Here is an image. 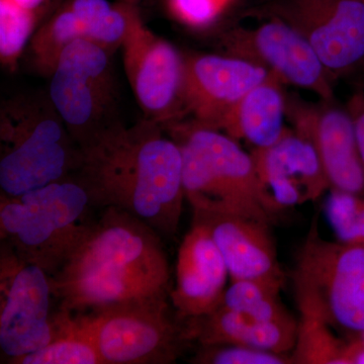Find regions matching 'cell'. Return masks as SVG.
I'll return each instance as SVG.
<instances>
[{
    "instance_id": "cell-4",
    "label": "cell",
    "mask_w": 364,
    "mask_h": 364,
    "mask_svg": "<svg viewBox=\"0 0 364 364\" xmlns=\"http://www.w3.org/2000/svg\"><path fill=\"white\" fill-rule=\"evenodd\" d=\"M0 188L18 196L77 173L82 151L49 95H23L0 109Z\"/></svg>"
},
{
    "instance_id": "cell-24",
    "label": "cell",
    "mask_w": 364,
    "mask_h": 364,
    "mask_svg": "<svg viewBox=\"0 0 364 364\" xmlns=\"http://www.w3.org/2000/svg\"><path fill=\"white\" fill-rule=\"evenodd\" d=\"M330 191L326 214L338 241L364 246V196Z\"/></svg>"
},
{
    "instance_id": "cell-29",
    "label": "cell",
    "mask_w": 364,
    "mask_h": 364,
    "mask_svg": "<svg viewBox=\"0 0 364 364\" xmlns=\"http://www.w3.org/2000/svg\"><path fill=\"white\" fill-rule=\"evenodd\" d=\"M117 1L124 2V4H134V6H138L140 4L141 0H117Z\"/></svg>"
},
{
    "instance_id": "cell-7",
    "label": "cell",
    "mask_w": 364,
    "mask_h": 364,
    "mask_svg": "<svg viewBox=\"0 0 364 364\" xmlns=\"http://www.w3.org/2000/svg\"><path fill=\"white\" fill-rule=\"evenodd\" d=\"M104 364H168L186 338L167 298L123 301L77 313Z\"/></svg>"
},
{
    "instance_id": "cell-2",
    "label": "cell",
    "mask_w": 364,
    "mask_h": 364,
    "mask_svg": "<svg viewBox=\"0 0 364 364\" xmlns=\"http://www.w3.org/2000/svg\"><path fill=\"white\" fill-rule=\"evenodd\" d=\"M159 233L128 213L105 208L49 275L60 310L77 314L123 301L168 298L170 269Z\"/></svg>"
},
{
    "instance_id": "cell-10",
    "label": "cell",
    "mask_w": 364,
    "mask_h": 364,
    "mask_svg": "<svg viewBox=\"0 0 364 364\" xmlns=\"http://www.w3.org/2000/svg\"><path fill=\"white\" fill-rule=\"evenodd\" d=\"M259 14L293 26L333 77L364 69V0H275Z\"/></svg>"
},
{
    "instance_id": "cell-28",
    "label": "cell",
    "mask_w": 364,
    "mask_h": 364,
    "mask_svg": "<svg viewBox=\"0 0 364 364\" xmlns=\"http://www.w3.org/2000/svg\"><path fill=\"white\" fill-rule=\"evenodd\" d=\"M0 1L7 2L11 6L33 14L39 18L41 23H44L43 18L45 16V11L49 7V4L52 0H0Z\"/></svg>"
},
{
    "instance_id": "cell-15",
    "label": "cell",
    "mask_w": 364,
    "mask_h": 364,
    "mask_svg": "<svg viewBox=\"0 0 364 364\" xmlns=\"http://www.w3.org/2000/svg\"><path fill=\"white\" fill-rule=\"evenodd\" d=\"M272 74L255 62L225 53L186 56V114L200 126L218 130L241 98Z\"/></svg>"
},
{
    "instance_id": "cell-8",
    "label": "cell",
    "mask_w": 364,
    "mask_h": 364,
    "mask_svg": "<svg viewBox=\"0 0 364 364\" xmlns=\"http://www.w3.org/2000/svg\"><path fill=\"white\" fill-rule=\"evenodd\" d=\"M112 55L90 41H75L50 75L48 95L80 148L119 119Z\"/></svg>"
},
{
    "instance_id": "cell-3",
    "label": "cell",
    "mask_w": 364,
    "mask_h": 364,
    "mask_svg": "<svg viewBox=\"0 0 364 364\" xmlns=\"http://www.w3.org/2000/svg\"><path fill=\"white\" fill-rule=\"evenodd\" d=\"M182 156L186 200L193 214L232 215L272 224L282 208L263 186L251 153L224 132L193 122L164 127Z\"/></svg>"
},
{
    "instance_id": "cell-9",
    "label": "cell",
    "mask_w": 364,
    "mask_h": 364,
    "mask_svg": "<svg viewBox=\"0 0 364 364\" xmlns=\"http://www.w3.org/2000/svg\"><path fill=\"white\" fill-rule=\"evenodd\" d=\"M124 67L144 117L163 127L181 122L186 56L144 23L138 6L132 7L123 45Z\"/></svg>"
},
{
    "instance_id": "cell-14",
    "label": "cell",
    "mask_w": 364,
    "mask_h": 364,
    "mask_svg": "<svg viewBox=\"0 0 364 364\" xmlns=\"http://www.w3.org/2000/svg\"><path fill=\"white\" fill-rule=\"evenodd\" d=\"M133 6L107 0H66L33 36L28 44L33 66L50 77L63 50L78 40L114 54L123 45Z\"/></svg>"
},
{
    "instance_id": "cell-19",
    "label": "cell",
    "mask_w": 364,
    "mask_h": 364,
    "mask_svg": "<svg viewBox=\"0 0 364 364\" xmlns=\"http://www.w3.org/2000/svg\"><path fill=\"white\" fill-rule=\"evenodd\" d=\"M183 324L188 341L195 340L200 346L242 345L287 355L294 350L298 330V321L263 322L224 306Z\"/></svg>"
},
{
    "instance_id": "cell-25",
    "label": "cell",
    "mask_w": 364,
    "mask_h": 364,
    "mask_svg": "<svg viewBox=\"0 0 364 364\" xmlns=\"http://www.w3.org/2000/svg\"><path fill=\"white\" fill-rule=\"evenodd\" d=\"M198 364H293L291 354H279L242 345L200 346L191 359Z\"/></svg>"
},
{
    "instance_id": "cell-16",
    "label": "cell",
    "mask_w": 364,
    "mask_h": 364,
    "mask_svg": "<svg viewBox=\"0 0 364 364\" xmlns=\"http://www.w3.org/2000/svg\"><path fill=\"white\" fill-rule=\"evenodd\" d=\"M226 262L203 223L193 220L176 262V284L170 293L179 320L203 317L222 306L227 280Z\"/></svg>"
},
{
    "instance_id": "cell-6",
    "label": "cell",
    "mask_w": 364,
    "mask_h": 364,
    "mask_svg": "<svg viewBox=\"0 0 364 364\" xmlns=\"http://www.w3.org/2000/svg\"><path fill=\"white\" fill-rule=\"evenodd\" d=\"M293 282L299 313L352 337L364 334V246L326 240L314 221L296 255Z\"/></svg>"
},
{
    "instance_id": "cell-1",
    "label": "cell",
    "mask_w": 364,
    "mask_h": 364,
    "mask_svg": "<svg viewBox=\"0 0 364 364\" xmlns=\"http://www.w3.org/2000/svg\"><path fill=\"white\" fill-rule=\"evenodd\" d=\"M81 151L77 176L91 205L123 210L164 236L176 233L186 200L181 151L161 124L117 119Z\"/></svg>"
},
{
    "instance_id": "cell-23",
    "label": "cell",
    "mask_w": 364,
    "mask_h": 364,
    "mask_svg": "<svg viewBox=\"0 0 364 364\" xmlns=\"http://www.w3.org/2000/svg\"><path fill=\"white\" fill-rule=\"evenodd\" d=\"M331 326L310 314L299 313L294 364H347L348 341L338 338Z\"/></svg>"
},
{
    "instance_id": "cell-5",
    "label": "cell",
    "mask_w": 364,
    "mask_h": 364,
    "mask_svg": "<svg viewBox=\"0 0 364 364\" xmlns=\"http://www.w3.org/2000/svg\"><path fill=\"white\" fill-rule=\"evenodd\" d=\"M90 193L79 177H67L23 195H1L2 242L21 259L54 274L82 240L90 224Z\"/></svg>"
},
{
    "instance_id": "cell-26",
    "label": "cell",
    "mask_w": 364,
    "mask_h": 364,
    "mask_svg": "<svg viewBox=\"0 0 364 364\" xmlns=\"http://www.w3.org/2000/svg\"><path fill=\"white\" fill-rule=\"evenodd\" d=\"M234 0H167L170 13L191 28H207L214 23Z\"/></svg>"
},
{
    "instance_id": "cell-22",
    "label": "cell",
    "mask_w": 364,
    "mask_h": 364,
    "mask_svg": "<svg viewBox=\"0 0 364 364\" xmlns=\"http://www.w3.org/2000/svg\"><path fill=\"white\" fill-rule=\"evenodd\" d=\"M282 289L260 280H235L227 287L222 306L263 322H296L280 299Z\"/></svg>"
},
{
    "instance_id": "cell-27",
    "label": "cell",
    "mask_w": 364,
    "mask_h": 364,
    "mask_svg": "<svg viewBox=\"0 0 364 364\" xmlns=\"http://www.w3.org/2000/svg\"><path fill=\"white\" fill-rule=\"evenodd\" d=\"M346 107L353 119L359 152H360L361 159L364 164V91L354 93L349 100Z\"/></svg>"
},
{
    "instance_id": "cell-20",
    "label": "cell",
    "mask_w": 364,
    "mask_h": 364,
    "mask_svg": "<svg viewBox=\"0 0 364 364\" xmlns=\"http://www.w3.org/2000/svg\"><path fill=\"white\" fill-rule=\"evenodd\" d=\"M284 83L275 74L241 98L218 130L236 141L244 140L253 149L277 142L286 133L287 95Z\"/></svg>"
},
{
    "instance_id": "cell-21",
    "label": "cell",
    "mask_w": 364,
    "mask_h": 364,
    "mask_svg": "<svg viewBox=\"0 0 364 364\" xmlns=\"http://www.w3.org/2000/svg\"><path fill=\"white\" fill-rule=\"evenodd\" d=\"M55 334L39 350L9 359L13 364H104L90 333L76 314H54Z\"/></svg>"
},
{
    "instance_id": "cell-13",
    "label": "cell",
    "mask_w": 364,
    "mask_h": 364,
    "mask_svg": "<svg viewBox=\"0 0 364 364\" xmlns=\"http://www.w3.org/2000/svg\"><path fill=\"white\" fill-rule=\"evenodd\" d=\"M286 111L293 130L317 151L330 191L364 196V164L347 107L335 100L310 102L294 95H287Z\"/></svg>"
},
{
    "instance_id": "cell-12",
    "label": "cell",
    "mask_w": 364,
    "mask_h": 364,
    "mask_svg": "<svg viewBox=\"0 0 364 364\" xmlns=\"http://www.w3.org/2000/svg\"><path fill=\"white\" fill-rule=\"evenodd\" d=\"M225 54L255 62L284 83L335 100V78L308 41L284 21L268 18L254 28L234 26L220 33Z\"/></svg>"
},
{
    "instance_id": "cell-11",
    "label": "cell",
    "mask_w": 364,
    "mask_h": 364,
    "mask_svg": "<svg viewBox=\"0 0 364 364\" xmlns=\"http://www.w3.org/2000/svg\"><path fill=\"white\" fill-rule=\"evenodd\" d=\"M0 348L9 359L43 348L55 334L49 274L2 244Z\"/></svg>"
},
{
    "instance_id": "cell-18",
    "label": "cell",
    "mask_w": 364,
    "mask_h": 364,
    "mask_svg": "<svg viewBox=\"0 0 364 364\" xmlns=\"http://www.w3.org/2000/svg\"><path fill=\"white\" fill-rule=\"evenodd\" d=\"M193 220L208 227L232 282L260 280L284 287L270 224L232 215L193 214Z\"/></svg>"
},
{
    "instance_id": "cell-17",
    "label": "cell",
    "mask_w": 364,
    "mask_h": 364,
    "mask_svg": "<svg viewBox=\"0 0 364 364\" xmlns=\"http://www.w3.org/2000/svg\"><path fill=\"white\" fill-rule=\"evenodd\" d=\"M250 153L263 186L282 210L315 202L330 189L317 151L294 130Z\"/></svg>"
}]
</instances>
